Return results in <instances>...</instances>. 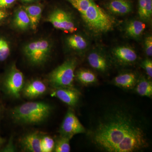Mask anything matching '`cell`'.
<instances>
[{
	"instance_id": "20",
	"label": "cell",
	"mask_w": 152,
	"mask_h": 152,
	"mask_svg": "<svg viewBox=\"0 0 152 152\" xmlns=\"http://www.w3.org/2000/svg\"><path fill=\"white\" fill-rule=\"evenodd\" d=\"M68 45L74 50L82 51L85 50L88 46L87 41L81 36L75 34L68 38Z\"/></svg>"
},
{
	"instance_id": "11",
	"label": "cell",
	"mask_w": 152,
	"mask_h": 152,
	"mask_svg": "<svg viewBox=\"0 0 152 152\" xmlns=\"http://www.w3.org/2000/svg\"><path fill=\"white\" fill-rule=\"evenodd\" d=\"M42 136L38 132H32L26 135L22 139L21 144L25 151L31 152H42Z\"/></svg>"
},
{
	"instance_id": "13",
	"label": "cell",
	"mask_w": 152,
	"mask_h": 152,
	"mask_svg": "<svg viewBox=\"0 0 152 152\" xmlns=\"http://www.w3.org/2000/svg\"><path fill=\"white\" fill-rule=\"evenodd\" d=\"M88 61L90 66L96 70L104 73L108 70L109 64L107 60L99 53H91L88 56Z\"/></svg>"
},
{
	"instance_id": "23",
	"label": "cell",
	"mask_w": 152,
	"mask_h": 152,
	"mask_svg": "<svg viewBox=\"0 0 152 152\" xmlns=\"http://www.w3.org/2000/svg\"><path fill=\"white\" fill-rule=\"evenodd\" d=\"M10 54V48L7 41L0 39V61H5Z\"/></svg>"
},
{
	"instance_id": "26",
	"label": "cell",
	"mask_w": 152,
	"mask_h": 152,
	"mask_svg": "<svg viewBox=\"0 0 152 152\" xmlns=\"http://www.w3.org/2000/svg\"><path fill=\"white\" fill-rule=\"evenodd\" d=\"M145 50L148 56H152V37L149 36L145 38Z\"/></svg>"
},
{
	"instance_id": "5",
	"label": "cell",
	"mask_w": 152,
	"mask_h": 152,
	"mask_svg": "<svg viewBox=\"0 0 152 152\" xmlns=\"http://www.w3.org/2000/svg\"><path fill=\"white\" fill-rule=\"evenodd\" d=\"M86 129L82 125L72 108L67 112L60 126V136L71 139L76 134H85Z\"/></svg>"
},
{
	"instance_id": "28",
	"label": "cell",
	"mask_w": 152,
	"mask_h": 152,
	"mask_svg": "<svg viewBox=\"0 0 152 152\" xmlns=\"http://www.w3.org/2000/svg\"><path fill=\"white\" fill-rule=\"evenodd\" d=\"M16 0H0V8H6L13 4Z\"/></svg>"
},
{
	"instance_id": "2",
	"label": "cell",
	"mask_w": 152,
	"mask_h": 152,
	"mask_svg": "<svg viewBox=\"0 0 152 152\" xmlns=\"http://www.w3.org/2000/svg\"><path fill=\"white\" fill-rule=\"evenodd\" d=\"M51 110V106L46 103L28 102L15 108L12 115L19 122L35 124L46 119Z\"/></svg>"
},
{
	"instance_id": "29",
	"label": "cell",
	"mask_w": 152,
	"mask_h": 152,
	"mask_svg": "<svg viewBox=\"0 0 152 152\" xmlns=\"http://www.w3.org/2000/svg\"><path fill=\"white\" fill-rule=\"evenodd\" d=\"M6 16H7V14L5 12L1 10H0V21L5 18Z\"/></svg>"
},
{
	"instance_id": "27",
	"label": "cell",
	"mask_w": 152,
	"mask_h": 152,
	"mask_svg": "<svg viewBox=\"0 0 152 152\" xmlns=\"http://www.w3.org/2000/svg\"><path fill=\"white\" fill-rule=\"evenodd\" d=\"M147 17L149 19L152 14V0H145Z\"/></svg>"
},
{
	"instance_id": "15",
	"label": "cell",
	"mask_w": 152,
	"mask_h": 152,
	"mask_svg": "<svg viewBox=\"0 0 152 152\" xmlns=\"http://www.w3.org/2000/svg\"><path fill=\"white\" fill-rule=\"evenodd\" d=\"M138 94L141 96L151 98L152 82L151 79L145 77H139L137 83L134 89Z\"/></svg>"
},
{
	"instance_id": "31",
	"label": "cell",
	"mask_w": 152,
	"mask_h": 152,
	"mask_svg": "<svg viewBox=\"0 0 152 152\" xmlns=\"http://www.w3.org/2000/svg\"><path fill=\"white\" fill-rule=\"evenodd\" d=\"M3 142V140L1 137H0V145H1Z\"/></svg>"
},
{
	"instance_id": "25",
	"label": "cell",
	"mask_w": 152,
	"mask_h": 152,
	"mask_svg": "<svg viewBox=\"0 0 152 152\" xmlns=\"http://www.w3.org/2000/svg\"><path fill=\"white\" fill-rule=\"evenodd\" d=\"M138 12L141 18L143 20L148 19L145 0H138Z\"/></svg>"
},
{
	"instance_id": "22",
	"label": "cell",
	"mask_w": 152,
	"mask_h": 152,
	"mask_svg": "<svg viewBox=\"0 0 152 152\" xmlns=\"http://www.w3.org/2000/svg\"><path fill=\"white\" fill-rule=\"evenodd\" d=\"M55 141L51 137L45 136L41 138L42 152H51L54 149Z\"/></svg>"
},
{
	"instance_id": "14",
	"label": "cell",
	"mask_w": 152,
	"mask_h": 152,
	"mask_svg": "<svg viewBox=\"0 0 152 152\" xmlns=\"http://www.w3.org/2000/svg\"><path fill=\"white\" fill-rule=\"evenodd\" d=\"M30 20V26L33 30H36L42 16V8L38 5H33L24 7Z\"/></svg>"
},
{
	"instance_id": "17",
	"label": "cell",
	"mask_w": 152,
	"mask_h": 152,
	"mask_svg": "<svg viewBox=\"0 0 152 152\" xmlns=\"http://www.w3.org/2000/svg\"><path fill=\"white\" fill-rule=\"evenodd\" d=\"M77 80L83 86H91L97 83L98 78L96 75L91 71L87 69H81L77 72Z\"/></svg>"
},
{
	"instance_id": "21",
	"label": "cell",
	"mask_w": 152,
	"mask_h": 152,
	"mask_svg": "<svg viewBox=\"0 0 152 152\" xmlns=\"http://www.w3.org/2000/svg\"><path fill=\"white\" fill-rule=\"evenodd\" d=\"M70 139L60 136L55 141L54 151L56 152H69L71 151Z\"/></svg>"
},
{
	"instance_id": "24",
	"label": "cell",
	"mask_w": 152,
	"mask_h": 152,
	"mask_svg": "<svg viewBox=\"0 0 152 152\" xmlns=\"http://www.w3.org/2000/svg\"><path fill=\"white\" fill-rule=\"evenodd\" d=\"M141 66L145 71L148 78L151 80L152 77V61L150 59H146L142 62Z\"/></svg>"
},
{
	"instance_id": "4",
	"label": "cell",
	"mask_w": 152,
	"mask_h": 152,
	"mask_svg": "<svg viewBox=\"0 0 152 152\" xmlns=\"http://www.w3.org/2000/svg\"><path fill=\"white\" fill-rule=\"evenodd\" d=\"M50 42L45 39L30 43L24 48V53L30 62L34 65L43 64L48 59L51 51Z\"/></svg>"
},
{
	"instance_id": "18",
	"label": "cell",
	"mask_w": 152,
	"mask_h": 152,
	"mask_svg": "<svg viewBox=\"0 0 152 152\" xmlns=\"http://www.w3.org/2000/svg\"><path fill=\"white\" fill-rule=\"evenodd\" d=\"M145 27V25L142 22L134 20L131 21L127 26L126 32L132 37H139L143 32Z\"/></svg>"
},
{
	"instance_id": "19",
	"label": "cell",
	"mask_w": 152,
	"mask_h": 152,
	"mask_svg": "<svg viewBox=\"0 0 152 152\" xmlns=\"http://www.w3.org/2000/svg\"><path fill=\"white\" fill-rule=\"evenodd\" d=\"M14 23L17 28L21 30H26L30 26V20L26 12L24 10H19L15 15Z\"/></svg>"
},
{
	"instance_id": "16",
	"label": "cell",
	"mask_w": 152,
	"mask_h": 152,
	"mask_svg": "<svg viewBox=\"0 0 152 152\" xmlns=\"http://www.w3.org/2000/svg\"><path fill=\"white\" fill-rule=\"evenodd\" d=\"M111 12L118 15H126L130 12L132 10L131 4L127 0H113L108 5Z\"/></svg>"
},
{
	"instance_id": "1",
	"label": "cell",
	"mask_w": 152,
	"mask_h": 152,
	"mask_svg": "<svg viewBox=\"0 0 152 152\" xmlns=\"http://www.w3.org/2000/svg\"><path fill=\"white\" fill-rule=\"evenodd\" d=\"M103 107L92 120L86 133L98 150L138 152L151 146L149 123L140 110L120 102Z\"/></svg>"
},
{
	"instance_id": "10",
	"label": "cell",
	"mask_w": 152,
	"mask_h": 152,
	"mask_svg": "<svg viewBox=\"0 0 152 152\" xmlns=\"http://www.w3.org/2000/svg\"><path fill=\"white\" fill-rule=\"evenodd\" d=\"M139 77L133 72H126L118 75L113 80V83L116 86L126 90L134 89Z\"/></svg>"
},
{
	"instance_id": "7",
	"label": "cell",
	"mask_w": 152,
	"mask_h": 152,
	"mask_svg": "<svg viewBox=\"0 0 152 152\" xmlns=\"http://www.w3.org/2000/svg\"><path fill=\"white\" fill-rule=\"evenodd\" d=\"M23 75L15 66L12 68L4 82V86L9 94L14 97H20V93L23 88Z\"/></svg>"
},
{
	"instance_id": "12",
	"label": "cell",
	"mask_w": 152,
	"mask_h": 152,
	"mask_svg": "<svg viewBox=\"0 0 152 152\" xmlns=\"http://www.w3.org/2000/svg\"><path fill=\"white\" fill-rule=\"evenodd\" d=\"M46 90V86L43 82L34 80L30 82L23 88V93L25 96L31 99L43 94Z\"/></svg>"
},
{
	"instance_id": "8",
	"label": "cell",
	"mask_w": 152,
	"mask_h": 152,
	"mask_svg": "<svg viewBox=\"0 0 152 152\" xmlns=\"http://www.w3.org/2000/svg\"><path fill=\"white\" fill-rule=\"evenodd\" d=\"M51 94L52 97L58 98L64 103L74 107L79 103L80 93L72 87L55 88Z\"/></svg>"
},
{
	"instance_id": "3",
	"label": "cell",
	"mask_w": 152,
	"mask_h": 152,
	"mask_svg": "<svg viewBox=\"0 0 152 152\" xmlns=\"http://www.w3.org/2000/svg\"><path fill=\"white\" fill-rule=\"evenodd\" d=\"M77 60L69 59L56 68L49 75V83L54 88L63 87H74L75 70Z\"/></svg>"
},
{
	"instance_id": "9",
	"label": "cell",
	"mask_w": 152,
	"mask_h": 152,
	"mask_svg": "<svg viewBox=\"0 0 152 152\" xmlns=\"http://www.w3.org/2000/svg\"><path fill=\"white\" fill-rule=\"evenodd\" d=\"M113 53L118 62L123 65L133 64L137 60L135 51L128 47H118L114 49Z\"/></svg>"
},
{
	"instance_id": "30",
	"label": "cell",
	"mask_w": 152,
	"mask_h": 152,
	"mask_svg": "<svg viewBox=\"0 0 152 152\" xmlns=\"http://www.w3.org/2000/svg\"><path fill=\"white\" fill-rule=\"evenodd\" d=\"M21 1L24 2H30L34 1V0H21Z\"/></svg>"
},
{
	"instance_id": "6",
	"label": "cell",
	"mask_w": 152,
	"mask_h": 152,
	"mask_svg": "<svg viewBox=\"0 0 152 152\" xmlns=\"http://www.w3.org/2000/svg\"><path fill=\"white\" fill-rule=\"evenodd\" d=\"M48 21L56 28L67 32L72 33L77 30L70 14L61 9L53 11L49 15Z\"/></svg>"
}]
</instances>
